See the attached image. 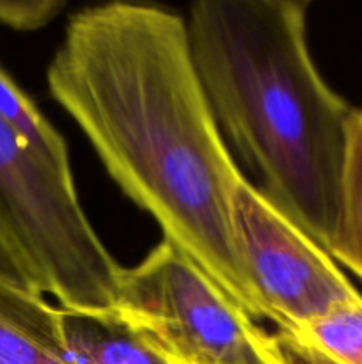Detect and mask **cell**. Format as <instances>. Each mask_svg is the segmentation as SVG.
<instances>
[{
  "label": "cell",
  "instance_id": "6da1fadb",
  "mask_svg": "<svg viewBox=\"0 0 362 364\" xmlns=\"http://www.w3.org/2000/svg\"><path fill=\"white\" fill-rule=\"evenodd\" d=\"M121 191L251 320H270L238 249L234 164L194 64L187 18L151 4L77 11L46 71Z\"/></svg>",
  "mask_w": 362,
  "mask_h": 364
},
{
  "label": "cell",
  "instance_id": "7a4b0ae2",
  "mask_svg": "<svg viewBox=\"0 0 362 364\" xmlns=\"http://www.w3.org/2000/svg\"><path fill=\"white\" fill-rule=\"evenodd\" d=\"M305 0H199L192 57L248 183L329 252L355 109L319 75Z\"/></svg>",
  "mask_w": 362,
  "mask_h": 364
},
{
  "label": "cell",
  "instance_id": "3957f363",
  "mask_svg": "<svg viewBox=\"0 0 362 364\" xmlns=\"http://www.w3.org/2000/svg\"><path fill=\"white\" fill-rule=\"evenodd\" d=\"M0 217L38 274L45 297L70 313L110 316L123 267L89 223L73 176L35 155L2 119Z\"/></svg>",
  "mask_w": 362,
  "mask_h": 364
},
{
  "label": "cell",
  "instance_id": "277c9868",
  "mask_svg": "<svg viewBox=\"0 0 362 364\" xmlns=\"http://www.w3.org/2000/svg\"><path fill=\"white\" fill-rule=\"evenodd\" d=\"M110 318L165 364H266L265 331L167 240L121 269Z\"/></svg>",
  "mask_w": 362,
  "mask_h": 364
},
{
  "label": "cell",
  "instance_id": "5b68a950",
  "mask_svg": "<svg viewBox=\"0 0 362 364\" xmlns=\"http://www.w3.org/2000/svg\"><path fill=\"white\" fill-rule=\"evenodd\" d=\"M234 230L248 279L280 331L293 333L362 299L329 252L245 178L234 196Z\"/></svg>",
  "mask_w": 362,
  "mask_h": 364
},
{
  "label": "cell",
  "instance_id": "8992f818",
  "mask_svg": "<svg viewBox=\"0 0 362 364\" xmlns=\"http://www.w3.org/2000/svg\"><path fill=\"white\" fill-rule=\"evenodd\" d=\"M0 364H73L62 308L0 283Z\"/></svg>",
  "mask_w": 362,
  "mask_h": 364
},
{
  "label": "cell",
  "instance_id": "52a82bcc",
  "mask_svg": "<svg viewBox=\"0 0 362 364\" xmlns=\"http://www.w3.org/2000/svg\"><path fill=\"white\" fill-rule=\"evenodd\" d=\"M66 348L73 364H165L112 318L62 309Z\"/></svg>",
  "mask_w": 362,
  "mask_h": 364
},
{
  "label": "cell",
  "instance_id": "ba28073f",
  "mask_svg": "<svg viewBox=\"0 0 362 364\" xmlns=\"http://www.w3.org/2000/svg\"><path fill=\"white\" fill-rule=\"evenodd\" d=\"M329 255L362 279V109H355L351 119L339 219Z\"/></svg>",
  "mask_w": 362,
  "mask_h": 364
},
{
  "label": "cell",
  "instance_id": "9c48e42d",
  "mask_svg": "<svg viewBox=\"0 0 362 364\" xmlns=\"http://www.w3.org/2000/svg\"><path fill=\"white\" fill-rule=\"evenodd\" d=\"M0 119L9 124L25 144L59 173L71 176L70 151L62 135L46 121L32 100L0 66Z\"/></svg>",
  "mask_w": 362,
  "mask_h": 364
},
{
  "label": "cell",
  "instance_id": "30bf717a",
  "mask_svg": "<svg viewBox=\"0 0 362 364\" xmlns=\"http://www.w3.org/2000/svg\"><path fill=\"white\" fill-rule=\"evenodd\" d=\"M290 334L330 363L362 364V299L337 306Z\"/></svg>",
  "mask_w": 362,
  "mask_h": 364
},
{
  "label": "cell",
  "instance_id": "8fae6325",
  "mask_svg": "<svg viewBox=\"0 0 362 364\" xmlns=\"http://www.w3.org/2000/svg\"><path fill=\"white\" fill-rule=\"evenodd\" d=\"M0 283L34 295H45L38 274L32 269L23 249L0 217Z\"/></svg>",
  "mask_w": 362,
  "mask_h": 364
},
{
  "label": "cell",
  "instance_id": "7c38bea8",
  "mask_svg": "<svg viewBox=\"0 0 362 364\" xmlns=\"http://www.w3.org/2000/svg\"><path fill=\"white\" fill-rule=\"evenodd\" d=\"M67 7L64 0H0V25L14 31H38Z\"/></svg>",
  "mask_w": 362,
  "mask_h": 364
},
{
  "label": "cell",
  "instance_id": "4fadbf2b",
  "mask_svg": "<svg viewBox=\"0 0 362 364\" xmlns=\"http://www.w3.org/2000/svg\"><path fill=\"white\" fill-rule=\"evenodd\" d=\"M263 352L270 364H334L280 329L277 333H265Z\"/></svg>",
  "mask_w": 362,
  "mask_h": 364
},
{
  "label": "cell",
  "instance_id": "5bb4252c",
  "mask_svg": "<svg viewBox=\"0 0 362 364\" xmlns=\"http://www.w3.org/2000/svg\"><path fill=\"white\" fill-rule=\"evenodd\" d=\"M265 358H266V355H265ZM266 364H270V363H268V359H266Z\"/></svg>",
  "mask_w": 362,
  "mask_h": 364
}]
</instances>
